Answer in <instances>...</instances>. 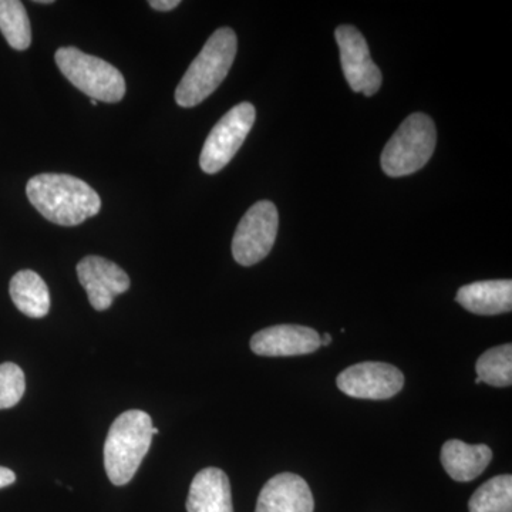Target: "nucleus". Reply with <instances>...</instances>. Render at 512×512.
Wrapping results in <instances>:
<instances>
[{
  "instance_id": "nucleus-1",
  "label": "nucleus",
  "mask_w": 512,
  "mask_h": 512,
  "mask_svg": "<svg viewBox=\"0 0 512 512\" xmlns=\"http://www.w3.org/2000/svg\"><path fill=\"white\" fill-rule=\"evenodd\" d=\"M30 204L47 221L74 227L99 214L100 195L80 178L67 174H39L26 185Z\"/></svg>"
},
{
  "instance_id": "nucleus-2",
  "label": "nucleus",
  "mask_w": 512,
  "mask_h": 512,
  "mask_svg": "<svg viewBox=\"0 0 512 512\" xmlns=\"http://www.w3.org/2000/svg\"><path fill=\"white\" fill-rule=\"evenodd\" d=\"M237 49L238 40L234 30H215L175 90L178 106L191 109L210 97L231 70Z\"/></svg>"
},
{
  "instance_id": "nucleus-3",
  "label": "nucleus",
  "mask_w": 512,
  "mask_h": 512,
  "mask_svg": "<svg viewBox=\"0 0 512 512\" xmlns=\"http://www.w3.org/2000/svg\"><path fill=\"white\" fill-rule=\"evenodd\" d=\"M153 420L143 410H128L111 424L104 443V468L111 484L133 480L153 441Z\"/></svg>"
},
{
  "instance_id": "nucleus-4",
  "label": "nucleus",
  "mask_w": 512,
  "mask_h": 512,
  "mask_svg": "<svg viewBox=\"0 0 512 512\" xmlns=\"http://www.w3.org/2000/svg\"><path fill=\"white\" fill-rule=\"evenodd\" d=\"M436 141V126L427 114L407 117L384 147L380 158L384 173L397 178L421 170L433 156Z\"/></svg>"
},
{
  "instance_id": "nucleus-5",
  "label": "nucleus",
  "mask_w": 512,
  "mask_h": 512,
  "mask_svg": "<svg viewBox=\"0 0 512 512\" xmlns=\"http://www.w3.org/2000/svg\"><path fill=\"white\" fill-rule=\"evenodd\" d=\"M60 72L74 87L104 103H119L126 94V80L116 67L100 57L86 55L76 47H60L56 52Z\"/></svg>"
},
{
  "instance_id": "nucleus-6",
  "label": "nucleus",
  "mask_w": 512,
  "mask_h": 512,
  "mask_svg": "<svg viewBox=\"0 0 512 512\" xmlns=\"http://www.w3.org/2000/svg\"><path fill=\"white\" fill-rule=\"evenodd\" d=\"M279 215L274 202L259 201L242 217L232 239V255L242 266L261 262L274 248Z\"/></svg>"
},
{
  "instance_id": "nucleus-7",
  "label": "nucleus",
  "mask_w": 512,
  "mask_h": 512,
  "mask_svg": "<svg viewBox=\"0 0 512 512\" xmlns=\"http://www.w3.org/2000/svg\"><path fill=\"white\" fill-rule=\"evenodd\" d=\"M255 107L241 103L228 111L205 140L200 157L202 171L217 174L235 157L255 123Z\"/></svg>"
},
{
  "instance_id": "nucleus-8",
  "label": "nucleus",
  "mask_w": 512,
  "mask_h": 512,
  "mask_svg": "<svg viewBox=\"0 0 512 512\" xmlns=\"http://www.w3.org/2000/svg\"><path fill=\"white\" fill-rule=\"evenodd\" d=\"M335 37L340 50L343 74L353 92L363 93L366 97L379 92L383 76L370 57L365 36L355 26L342 25L336 29Z\"/></svg>"
},
{
  "instance_id": "nucleus-9",
  "label": "nucleus",
  "mask_w": 512,
  "mask_h": 512,
  "mask_svg": "<svg viewBox=\"0 0 512 512\" xmlns=\"http://www.w3.org/2000/svg\"><path fill=\"white\" fill-rule=\"evenodd\" d=\"M336 384L340 392L355 399L386 400L403 389L404 376L389 363L365 362L343 370Z\"/></svg>"
},
{
  "instance_id": "nucleus-10",
  "label": "nucleus",
  "mask_w": 512,
  "mask_h": 512,
  "mask_svg": "<svg viewBox=\"0 0 512 512\" xmlns=\"http://www.w3.org/2000/svg\"><path fill=\"white\" fill-rule=\"evenodd\" d=\"M80 284L86 289L90 305L96 311H107L114 298L130 289V278L119 265L101 258L86 256L77 265Z\"/></svg>"
},
{
  "instance_id": "nucleus-11",
  "label": "nucleus",
  "mask_w": 512,
  "mask_h": 512,
  "mask_svg": "<svg viewBox=\"0 0 512 512\" xmlns=\"http://www.w3.org/2000/svg\"><path fill=\"white\" fill-rule=\"evenodd\" d=\"M320 348L316 330L301 325H278L259 330L251 339L255 355L285 357L309 355Z\"/></svg>"
},
{
  "instance_id": "nucleus-12",
  "label": "nucleus",
  "mask_w": 512,
  "mask_h": 512,
  "mask_svg": "<svg viewBox=\"0 0 512 512\" xmlns=\"http://www.w3.org/2000/svg\"><path fill=\"white\" fill-rule=\"evenodd\" d=\"M315 501L308 483L292 473L272 477L262 488L255 512H313Z\"/></svg>"
},
{
  "instance_id": "nucleus-13",
  "label": "nucleus",
  "mask_w": 512,
  "mask_h": 512,
  "mask_svg": "<svg viewBox=\"0 0 512 512\" xmlns=\"http://www.w3.org/2000/svg\"><path fill=\"white\" fill-rule=\"evenodd\" d=\"M187 512H234L231 484L220 468L201 470L192 480Z\"/></svg>"
},
{
  "instance_id": "nucleus-14",
  "label": "nucleus",
  "mask_w": 512,
  "mask_h": 512,
  "mask_svg": "<svg viewBox=\"0 0 512 512\" xmlns=\"http://www.w3.org/2000/svg\"><path fill=\"white\" fill-rule=\"evenodd\" d=\"M456 301L476 315L493 316L511 312L512 282L510 279L474 282L458 289Z\"/></svg>"
},
{
  "instance_id": "nucleus-15",
  "label": "nucleus",
  "mask_w": 512,
  "mask_h": 512,
  "mask_svg": "<svg viewBox=\"0 0 512 512\" xmlns=\"http://www.w3.org/2000/svg\"><path fill=\"white\" fill-rule=\"evenodd\" d=\"M493 460V451L485 444L464 443L448 440L441 448V464L448 476L458 483H468L484 473Z\"/></svg>"
},
{
  "instance_id": "nucleus-16",
  "label": "nucleus",
  "mask_w": 512,
  "mask_h": 512,
  "mask_svg": "<svg viewBox=\"0 0 512 512\" xmlns=\"http://www.w3.org/2000/svg\"><path fill=\"white\" fill-rule=\"evenodd\" d=\"M9 293L16 308L29 318H45L50 311L49 288L36 272L19 271L10 281Z\"/></svg>"
},
{
  "instance_id": "nucleus-17",
  "label": "nucleus",
  "mask_w": 512,
  "mask_h": 512,
  "mask_svg": "<svg viewBox=\"0 0 512 512\" xmlns=\"http://www.w3.org/2000/svg\"><path fill=\"white\" fill-rule=\"evenodd\" d=\"M0 32L12 49H29L32 43V28L25 6L19 0H0Z\"/></svg>"
},
{
  "instance_id": "nucleus-18",
  "label": "nucleus",
  "mask_w": 512,
  "mask_h": 512,
  "mask_svg": "<svg viewBox=\"0 0 512 512\" xmlns=\"http://www.w3.org/2000/svg\"><path fill=\"white\" fill-rule=\"evenodd\" d=\"M470 512H512V477L503 474L491 478L470 498Z\"/></svg>"
},
{
  "instance_id": "nucleus-19",
  "label": "nucleus",
  "mask_w": 512,
  "mask_h": 512,
  "mask_svg": "<svg viewBox=\"0 0 512 512\" xmlns=\"http://www.w3.org/2000/svg\"><path fill=\"white\" fill-rule=\"evenodd\" d=\"M476 372L481 383L508 387L512 383V346L510 343L488 349L477 360Z\"/></svg>"
},
{
  "instance_id": "nucleus-20",
  "label": "nucleus",
  "mask_w": 512,
  "mask_h": 512,
  "mask_svg": "<svg viewBox=\"0 0 512 512\" xmlns=\"http://www.w3.org/2000/svg\"><path fill=\"white\" fill-rule=\"evenodd\" d=\"M25 390V373L20 367L10 362L0 365V410L16 406Z\"/></svg>"
},
{
  "instance_id": "nucleus-21",
  "label": "nucleus",
  "mask_w": 512,
  "mask_h": 512,
  "mask_svg": "<svg viewBox=\"0 0 512 512\" xmlns=\"http://www.w3.org/2000/svg\"><path fill=\"white\" fill-rule=\"evenodd\" d=\"M180 0H150V6L158 12H170L180 6Z\"/></svg>"
},
{
  "instance_id": "nucleus-22",
  "label": "nucleus",
  "mask_w": 512,
  "mask_h": 512,
  "mask_svg": "<svg viewBox=\"0 0 512 512\" xmlns=\"http://www.w3.org/2000/svg\"><path fill=\"white\" fill-rule=\"evenodd\" d=\"M16 481V474L6 467H0V488L8 487Z\"/></svg>"
},
{
  "instance_id": "nucleus-23",
  "label": "nucleus",
  "mask_w": 512,
  "mask_h": 512,
  "mask_svg": "<svg viewBox=\"0 0 512 512\" xmlns=\"http://www.w3.org/2000/svg\"><path fill=\"white\" fill-rule=\"evenodd\" d=\"M330 343H332V335L330 333L320 336V346H329Z\"/></svg>"
},
{
  "instance_id": "nucleus-24",
  "label": "nucleus",
  "mask_w": 512,
  "mask_h": 512,
  "mask_svg": "<svg viewBox=\"0 0 512 512\" xmlns=\"http://www.w3.org/2000/svg\"><path fill=\"white\" fill-rule=\"evenodd\" d=\"M35 3H39V5H50V3H53L52 0H37V2Z\"/></svg>"
},
{
  "instance_id": "nucleus-25",
  "label": "nucleus",
  "mask_w": 512,
  "mask_h": 512,
  "mask_svg": "<svg viewBox=\"0 0 512 512\" xmlns=\"http://www.w3.org/2000/svg\"><path fill=\"white\" fill-rule=\"evenodd\" d=\"M151 433H153V436H157V434L160 433V430H158L157 427L153 426V429H151Z\"/></svg>"
},
{
  "instance_id": "nucleus-26",
  "label": "nucleus",
  "mask_w": 512,
  "mask_h": 512,
  "mask_svg": "<svg viewBox=\"0 0 512 512\" xmlns=\"http://www.w3.org/2000/svg\"><path fill=\"white\" fill-rule=\"evenodd\" d=\"M97 103H99V101L90 99V104H92V106H97Z\"/></svg>"
}]
</instances>
